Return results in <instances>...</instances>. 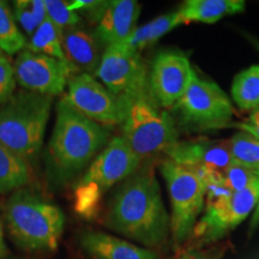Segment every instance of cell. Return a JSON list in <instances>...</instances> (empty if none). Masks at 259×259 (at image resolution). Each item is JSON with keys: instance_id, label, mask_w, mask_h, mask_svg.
I'll list each match as a JSON object with an SVG mask.
<instances>
[{"instance_id": "ffe728a7", "label": "cell", "mask_w": 259, "mask_h": 259, "mask_svg": "<svg viewBox=\"0 0 259 259\" xmlns=\"http://www.w3.org/2000/svg\"><path fill=\"white\" fill-rule=\"evenodd\" d=\"M30 177L29 163L0 143V193L22 189Z\"/></svg>"}, {"instance_id": "d6986e66", "label": "cell", "mask_w": 259, "mask_h": 259, "mask_svg": "<svg viewBox=\"0 0 259 259\" xmlns=\"http://www.w3.org/2000/svg\"><path fill=\"white\" fill-rule=\"evenodd\" d=\"M184 23V19L181 18L179 10L168 12L166 15H161L153 21L148 22L147 24L137 27L134 34L130 36L127 41L125 42L132 50L137 51L141 53L144 48L151 46L155 42H157L162 36L173 30L174 28L179 27Z\"/></svg>"}, {"instance_id": "9a60e30c", "label": "cell", "mask_w": 259, "mask_h": 259, "mask_svg": "<svg viewBox=\"0 0 259 259\" xmlns=\"http://www.w3.org/2000/svg\"><path fill=\"white\" fill-rule=\"evenodd\" d=\"M141 5L135 0L109 2L94 31L103 48L125 44L137 28Z\"/></svg>"}, {"instance_id": "484cf974", "label": "cell", "mask_w": 259, "mask_h": 259, "mask_svg": "<svg viewBox=\"0 0 259 259\" xmlns=\"http://www.w3.org/2000/svg\"><path fill=\"white\" fill-rule=\"evenodd\" d=\"M44 2L47 11V18L61 32L79 25V15L70 9L69 3L60 2V0H44Z\"/></svg>"}, {"instance_id": "1f68e13d", "label": "cell", "mask_w": 259, "mask_h": 259, "mask_svg": "<svg viewBox=\"0 0 259 259\" xmlns=\"http://www.w3.org/2000/svg\"><path fill=\"white\" fill-rule=\"evenodd\" d=\"M259 227V202L253 210V213H252V219L250 221V225H248V236L253 234Z\"/></svg>"}, {"instance_id": "7c38bea8", "label": "cell", "mask_w": 259, "mask_h": 259, "mask_svg": "<svg viewBox=\"0 0 259 259\" xmlns=\"http://www.w3.org/2000/svg\"><path fill=\"white\" fill-rule=\"evenodd\" d=\"M194 73L186 53L177 50L158 52L148 72L149 92L155 103L169 111L189 89Z\"/></svg>"}, {"instance_id": "8992f818", "label": "cell", "mask_w": 259, "mask_h": 259, "mask_svg": "<svg viewBox=\"0 0 259 259\" xmlns=\"http://www.w3.org/2000/svg\"><path fill=\"white\" fill-rule=\"evenodd\" d=\"M126 105L121 137L142 162L166 154L179 141L173 116L155 103L150 93L128 100Z\"/></svg>"}, {"instance_id": "836d02e7", "label": "cell", "mask_w": 259, "mask_h": 259, "mask_svg": "<svg viewBox=\"0 0 259 259\" xmlns=\"http://www.w3.org/2000/svg\"><path fill=\"white\" fill-rule=\"evenodd\" d=\"M248 40H250V41L252 42V44H253V45H254V47H255V48H257V50H258V52H259V41H257V40H254V38H252V37H248Z\"/></svg>"}, {"instance_id": "7402d4cb", "label": "cell", "mask_w": 259, "mask_h": 259, "mask_svg": "<svg viewBox=\"0 0 259 259\" xmlns=\"http://www.w3.org/2000/svg\"><path fill=\"white\" fill-rule=\"evenodd\" d=\"M25 50L66 61L61 47V31L48 18L29 37Z\"/></svg>"}, {"instance_id": "3957f363", "label": "cell", "mask_w": 259, "mask_h": 259, "mask_svg": "<svg viewBox=\"0 0 259 259\" xmlns=\"http://www.w3.org/2000/svg\"><path fill=\"white\" fill-rule=\"evenodd\" d=\"M5 221L11 238L30 252H52L59 246L65 215L59 206L40 194L19 189L5 205Z\"/></svg>"}, {"instance_id": "4fadbf2b", "label": "cell", "mask_w": 259, "mask_h": 259, "mask_svg": "<svg viewBox=\"0 0 259 259\" xmlns=\"http://www.w3.org/2000/svg\"><path fill=\"white\" fill-rule=\"evenodd\" d=\"M16 82L28 92L54 97L64 92L73 76L66 61L23 50L15 60Z\"/></svg>"}, {"instance_id": "603a6c76", "label": "cell", "mask_w": 259, "mask_h": 259, "mask_svg": "<svg viewBox=\"0 0 259 259\" xmlns=\"http://www.w3.org/2000/svg\"><path fill=\"white\" fill-rule=\"evenodd\" d=\"M27 38L17 27L14 11L6 2L0 0V50L16 54L23 51Z\"/></svg>"}, {"instance_id": "cb8c5ba5", "label": "cell", "mask_w": 259, "mask_h": 259, "mask_svg": "<svg viewBox=\"0 0 259 259\" xmlns=\"http://www.w3.org/2000/svg\"><path fill=\"white\" fill-rule=\"evenodd\" d=\"M16 22L21 24L29 37L47 19L44 0H18L14 3Z\"/></svg>"}, {"instance_id": "2e32d148", "label": "cell", "mask_w": 259, "mask_h": 259, "mask_svg": "<svg viewBox=\"0 0 259 259\" xmlns=\"http://www.w3.org/2000/svg\"><path fill=\"white\" fill-rule=\"evenodd\" d=\"M61 47L73 76L95 73L105 51L95 34L79 25L61 32Z\"/></svg>"}, {"instance_id": "277c9868", "label": "cell", "mask_w": 259, "mask_h": 259, "mask_svg": "<svg viewBox=\"0 0 259 259\" xmlns=\"http://www.w3.org/2000/svg\"><path fill=\"white\" fill-rule=\"evenodd\" d=\"M52 102L53 97L25 90L0 105V143L27 163L40 154Z\"/></svg>"}, {"instance_id": "ac0fdd59", "label": "cell", "mask_w": 259, "mask_h": 259, "mask_svg": "<svg viewBox=\"0 0 259 259\" xmlns=\"http://www.w3.org/2000/svg\"><path fill=\"white\" fill-rule=\"evenodd\" d=\"M178 10L185 24L190 22L212 24L227 16L244 12L245 2L244 0H187Z\"/></svg>"}, {"instance_id": "9c48e42d", "label": "cell", "mask_w": 259, "mask_h": 259, "mask_svg": "<svg viewBox=\"0 0 259 259\" xmlns=\"http://www.w3.org/2000/svg\"><path fill=\"white\" fill-rule=\"evenodd\" d=\"M259 202V179L231 198L205 204L204 213L194 226L190 240L184 246L205 247L219 244L233 229L244 222Z\"/></svg>"}, {"instance_id": "4dcf8cb0", "label": "cell", "mask_w": 259, "mask_h": 259, "mask_svg": "<svg viewBox=\"0 0 259 259\" xmlns=\"http://www.w3.org/2000/svg\"><path fill=\"white\" fill-rule=\"evenodd\" d=\"M232 126L242 130V132L253 136L259 139V108L251 113L250 118L246 122H239V124H232Z\"/></svg>"}, {"instance_id": "d590c367", "label": "cell", "mask_w": 259, "mask_h": 259, "mask_svg": "<svg viewBox=\"0 0 259 259\" xmlns=\"http://www.w3.org/2000/svg\"><path fill=\"white\" fill-rule=\"evenodd\" d=\"M8 259H18V258H8Z\"/></svg>"}, {"instance_id": "30bf717a", "label": "cell", "mask_w": 259, "mask_h": 259, "mask_svg": "<svg viewBox=\"0 0 259 259\" xmlns=\"http://www.w3.org/2000/svg\"><path fill=\"white\" fill-rule=\"evenodd\" d=\"M95 74L109 92L125 102L150 93L148 70L141 53L126 44L106 47Z\"/></svg>"}, {"instance_id": "44dd1931", "label": "cell", "mask_w": 259, "mask_h": 259, "mask_svg": "<svg viewBox=\"0 0 259 259\" xmlns=\"http://www.w3.org/2000/svg\"><path fill=\"white\" fill-rule=\"evenodd\" d=\"M232 97L236 106L244 111L259 108V65H253L234 77Z\"/></svg>"}, {"instance_id": "d4e9b609", "label": "cell", "mask_w": 259, "mask_h": 259, "mask_svg": "<svg viewBox=\"0 0 259 259\" xmlns=\"http://www.w3.org/2000/svg\"><path fill=\"white\" fill-rule=\"evenodd\" d=\"M233 161L259 171V139L246 132H238L229 139Z\"/></svg>"}, {"instance_id": "f546056e", "label": "cell", "mask_w": 259, "mask_h": 259, "mask_svg": "<svg viewBox=\"0 0 259 259\" xmlns=\"http://www.w3.org/2000/svg\"><path fill=\"white\" fill-rule=\"evenodd\" d=\"M109 2H99V0H76L69 3L70 9L74 12H82L87 18L99 23L102 15L105 14Z\"/></svg>"}, {"instance_id": "7a4b0ae2", "label": "cell", "mask_w": 259, "mask_h": 259, "mask_svg": "<svg viewBox=\"0 0 259 259\" xmlns=\"http://www.w3.org/2000/svg\"><path fill=\"white\" fill-rule=\"evenodd\" d=\"M111 139L108 128L85 118L63 97L57 105L56 125L45 154L48 181L56 187L71 183Z\"/></svg>"}, {"instance_id": "4316f807", "label": "cell", "mask_w": 259, "mask_h": 259, "mask_svg": "<svg viewBox=\"0 0 259 259\" xmlns=\"http://www.w3.org/2000/svg\"><path fill=\"white\" fill-rule=\"evenodd\" d=\"M223 176H225V185L233 193H236L247 189L254 181H257L259 179V171L234 162L223 171Z\"/></svg>"}, {"instance_id": "f1b7e54d", "label": "cell", "mask_w": 259, "mask_h": 259, "mask_svg": "<svg viewBox=\"0 0 259 259\" xmlns=\"http://www.w3.org/2000/svg\"><path fill=\"white\" fill-rule=\"evenodd\" d=\"M16 77L14 66L4 56H0V105L8 102L15 94Z\"/></svg>"}, {"instance_id": "d6a6232c", "label": "cell", "mask_w": 259, "mask_h": 259, "mask_svg": "<svg viewBox=\"0 0 259 259\" xmlns=\"http://www.w3.org/2000/svg\"><path fill=\"white\" fill-rule=\"evenodd\" d=\"M6 254V245L4 241V232H3L2 220H0V258H3Z\"/></svg>"}, {"instance_id": "ba28073f", "label": "cell", "mask_w": 259, "mask_h": 259, "mask_svg": "<svg viewBox=\"0 0 259 259\" xmlns=\"http://www.w3.org/2000/svg\"><path fill=\"white\" fill-rule=\"evenodd\" d=\"M169 194L170 236L176 250L190 240L205 205V186L196 170L166 158L160 166Z\"/></svg>"}, {"instance_id": "e0dca14e", "label": "cell", "mask_w": 259, "mask_h": 259, "mask_svg": "<svg viewBox=\"0 0 259 259\" xmlns=\"http://www.w3.org/2000/svg\"><path fill=\"white\" fill-rule=\"evenodd\" d=\"M80 247L93 259H160L156 251L102 232H85Z\"/></svg>"}, {"instance_id": "8fae6325", "label": "cell", "mask_w": 259, "mask_h": 259, "mask_svg": "<svg viewBox=\"0 0 259 259\" xmlns=\"http://www.w3.org/2000/svg\"><path fill=\"white\" fill-rule=\"evenodd\" d=\"M65 101L77 112L105 126L122 125L127 105L109 92L93 74H74L67 83Z\"/></svg>"}, {"instance_id": "e575fe53", "label": "cell", "mask_w": 259, "mask_h": 259, "mask_svg": "<svg viewBox=\"0 0 259 259\" xmlns=\"http://www.w3.org/2000/svg\"><path fill=\"white\" fill-rule=\"evenodd\" d=\"M0 56H3V51L2 50H0Z\"/></svg>"}, {"instance_id": "5bb4252c", "label": "cell", "mask_w": 259, "mask_h": 259, "mask_svg": "<svg viewBox=\"0 0 259 259\" xmlns=\"http://www.w3.org/2000/svg\"><path fill=\"white\" fill-rule=\"evenodd\" d=\"M166 156L168 160L180 166L192 169H212L225 171L234 163L228 141H211V139H192L178 141Z\"/></svg>"}, {"instance_id": "52a82bcc", "label": "cell", "mask_w": 259, "mask_h": 259, "mask_svg": "<svg viewBox=\"0 0 259 259\" xmlns=\"http://www.w3.org/2000/svg\"><path fill=\"white\" fill-rule=\"evenodd\" d=\"M168 112L178 132L194 134L231 127L234 107L218 84L194 73L189 89Z\"/></svg>"}, {"instance_id": "83f0119b", "label": "cell", "mask_w": 259, "mask_h": 259, "mask_svg": "<svg viewBox=\"0 0 259 259\" xmlns=\"http://www.w3.org/2000/svg\"><path fill=\"white\" fill-rule=\"evenodd\" d=\"M227 250L228 246L226 244H215L205 247L183 246L177 250V255L174 259H222Z\"/></svg>"}, {"instance_id": "5b68a950", "label": "cell", "mask_w": 259, "mask_h": 259, "mask_svg": "<svg viewBox=\"0 0 259 259\" xmlns=\"http://www.w3.org/2000/svg\"><path fill=\"white\" fill-rule=\"evenodd\" d=\"M142 161L120 136L112 137L74 189V210L84 219L99 215L106 191L135 174Z\"/></svg>"}, {"instance_id": "6da1fadb", "label": "cell", "mask_w": 259, "mask_h": 259, "mask_svg": "<svg viewBox=\"0 0 259 259\" xmlns=\"http://www.w3.org/2000/svg\"><path fill=\"white\" fill-rule=\"evenodd\" d=\"M106 225L147 248L162 247L170 236V220L150 164L124 180L109 200Z\"/></svg>"}]
</instances>
